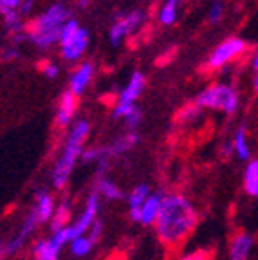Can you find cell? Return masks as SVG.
<instances>
[{"label":"cell","mask_w":258,"mask_h":260,"mask_svg":"<svg viewBox=\"0 0 258 260\" xmlns=\"http://www.w3.org/2000/svg\"><path fill=\"white\" fill-rule=\"evenodd\" d=\"M42 73H44V76L49 78V80H54V78H58V74H60V69H58L56 63L47 61V63L42 67Z\"/></svg>","instance_id":"32"},{"label":"cell","mask_w":258,"mask_h":260,"mask_svg":"<svg viewBox=\"0 0 258 260\" xmlns=\"http://www.w3.org/2000/svg\"><path fill=\"white\" fill-rule=\"evenodd\" d=\"M38 226H40V224L37 222V217H35V213L31 211V213L25 217L24 222H22L18 233L6 244V255H15V253L20 251L25 244H27V240L31 239V235L35 233V230H37Z\"/></svg>","instance_id":"9"},{"label":"cell","mask_w":258,"mask_h":260,"mask_svg":"<svg viewBox=\"0 0 258 260\" xmlns=\"http://www.w3.org/2000/svg\"><path fill=\"white\" fill-rule=\"evenodd\" d=\"M33 6H35V0H22L20 8H18V13H20L22 16H24V15H29V11H31Z\"/></svg>","instance_id":"34"},{"label":"cell","mask_w":258,"mask_h":260,"mask_svg":"<svg viewBox=\"0 0 258 260\" xmlns=\"http://www.w3.org/2000/svg\"><path fill=\"white\" fill-rule=\"evenodd\" d=\"M22 0H0V15H4L6 11H18Z\"/></svg>","instance_id":"31"},{"label":"cell","mask_w":258,"mask_h":260,"mask_svg":"<svg viewBox=\"0 0 258 260\" xmlns=\"http://www.w3.org/2000/svg\"><path fill=\"white\" fill-rule=\"evenodd\" d=\"M244 190L249 197L258 195V161L249 159L244 170Z\"/></svg>","instance_id":"19"},{"label":"cell","mask_w":258,"mask_h":260,"mask_svg":"<svg viewBox=\"0 0 258 260\" xmlns=\"http://www.w3.org/2000/svg\"><path fill=\"white\" fill-rule=\"evenodd\" d=\"M78 110V98L73 92L65 90L60 96V102H58V109H56V125L60 128H65L73 123L74 114Z\"/></svg>","instance_id":"12"},{"label":"cell","mask_w":258,"mask_h":260,"mask_svg":"<svg viewBox=\"0 0 258 260\" xmlns=\"http://www.w3.org/2000/svg\"><path fill=\"white\" fill-rule=\"evenodd\" d=\"M98 215H100V197H98L96 191H92V193L89 195L87 203H85V208L81 210L80 217L76 219V222L71 224L74 239L80 235H85V233L89 232L90 226L98 220Z\"/></svg>","instance_id":"8"},{"label":"cell","mask_w":258,"mask_h":260,"mask_svg":"<svg viewBox=\"0 0 258 260\" xmlns=\"http://www.w3.org/2000/svg\"><path fill=\"white\" fill-rule=\"evenodd\" d=\"M141 119H143L141 110H139V109L136 107V109H134L132 112H130L128 116L125 118V123H126V126L130 128V132H134V130L137 128V126L141 125Z\"/></svg>","instance_id":"29"},{"label":"cell","mask_w":258,"mask_h":260,"mask_svg":"<svg viewBox=\"0 0 258 260\" xmlns=\"http://www.w3.org/2000/svg\"><path fill=\"white\" fill-rule=\"evenodd\" d=\"M74 239L73 228L71 224L58 232H54L49 239H40L33 246V255L35 260H60V253L69 242Z\"/></svg>","instance_id":"4"},{"label":"cell","mask_w":258,"mask_h":260,"mask_svg":"<svg viewBox=\"0 0 258 260\" xmlns=\"http://www.w3.org/2000/svg\"><path fill=\"white\" fill-rule=\"evenodd\" d=\"M146 85V78L143 73L136 71V73L130 76L128 83L125 85V89L119 92V98H117V102L119 103H130V105H136V102L139 100V96L143 94Z\"/></svg>","instance_id":"14"},{"label":"cell","mask_w":258,"mask_h":260,"mask_svg":"<svg viewBox=\"0 0 258 260\" xmlns=\"http://www.w3.org/2000/svg\"><path fill=\"white\" fill-rule=\"evenodd\" d=\"M94 246H96V242H94L87 233H85V235L76 237V239H73L71 242H69L71 255H74L76 258H83V256H87L94 249Z\"/></svg>","instance_id":"21"},{"label":"cell","mask_w":258,"mask_h":260,"mask_svg":"<svg viewBox=\"0 0 258 260\" xmlns=\"http://www.w3.org/2000/svg\"><path fill=\"white\" fill-rule=\"evenodd\" d=\"M247 51V42L240 37H230L226 40L218 44L213 49V53L210 54V60H208V69L217 71L230 65L231 61H235L238 56H242Z\"/></svg>","instance_id":"6"},{"label":"cell","mask_w":258,"mask_h":260,"mask_svg":"<svg viewBox=\"0 0 258 260\" xmlns=\"http://www.w3.org/2000/svg\"><path fill=\"white\" fill-rule=\"evenodd\" d=\"M54 199L53 195L49 193L47 190H38L35 193V208H33V213L37 217L38 224H45L51 220L54 213Z\"/></svg>","instance_id":"13"},{"label":"cell","mask_w":258,"mask_h":260,"mask_svg":"<svg viewBox=\"0 0 258 260\" xmlns=\"http://www.w3.org/2000/svg\"><path fill=\"white\" fill-rule=\"evenodd\" d=\"M33 260H35V258H33Z\"/></svg>","instance_id":"37"},{"label":"cell","mask_w":258,"mask_h":260,"mask_svg":"<svg viewBox=\"0 0 258 260\" xmlns=\"http://www.w3.org/2000/svg\"><path fill=\"white\" fill-rule=\"evenodd\" d=\"M231 148H233V154L242 161H249L251 157V146H249V138H247V130L246 126H238L237 132L233 136V141H231Z\"/></svg>","instance_id":"17"},{"label":"cell","mask_w":258,"mask_h":260,"mask_svg":"<svg viewBox=\"0 0 258 260\" xmlns=\"http://www.w3.org/2000/svg\"><path fill=\"white\" fill-rule=\"evenodd\" d=\"M136 109V105H130V103H119L116 102V107H114V118H121L125 119L132 110Z\"/></svg>","instance_id":"30"},{"label":"cell","mask_w":258,"mask_h":260,"mask_svg":"<svg viewBox=\"0 0 258 260\" xmlns=\"http://www.w3.org/2000/svg\"><path fill=\"white\" fill-rule=\"evenodd\" d=\"M182 0H166L159 9V22L163 25H174L179 16V8Z\"/></svg>","instance_id":"24"},{"label":"cell","mask_w":258,"mask_h":260,"mask_svg":"<svg viewBox=\"0 0 258 260\" xmlns=\"http://www.w3.org/2000/svg\"><path fill=\"white\" fill-rule=\"evenodd\" d=\"M89 132H90V125L87 119H78L73 125L67 139H65L61 155L58 157L56 165L53 168V184L56 188H63L67 184L69 177L73 174L74 165H76L81 152H83V146L87 138H89Z\"/></svg>","instance_id":"2"},{"label":"cell","mask_w":258,"mask_h":260,"mask_svg":"<svg viewBox=\"0 0 258 260\" xmlns=\"http://www.w3.org/2000/svg\"><path fill=\"white\" fill-rule=\"evenodd\" d=\"M201 110L202 109H199L195 103H190V105H186V107H182L181 110H179V114H177V119L181 123H194L195 119L201 116Z\"/></svg>","instance_id":"27"},{"label":"cell","mask_w":258,"mask_h":260,"mask_svg":"<svg viewBox=\"0 0 258 260\" xmlns=\"http://www.w3.org/2000/svg\"><path fill=\"white\" fill-rule=\"evenodd\" d=\"M161 193H150L141 204L139 211H137V220L136 222L143 224V226H153L155 219H157L159 208H161Z\"/></svg>","instance_id":"15"},{"label":"cell","mask_w":258,"mask_h":260,"mask_svg":"<svg viewBox=\"0 0 258 260\" xmlns=\"http://www.w3.org/2000/svg\"><path fill=\"white\" fill-rule=\"evenodd\" d=\"M150 193H152V191H150V188L146 186V184H139V186H136L132 191H130V195H128V211H130V219H132L134 222L137 220V211H139L141 204L145 203V199L148 197Z\"/></svg>","instance_id":"20"},{"label":"cell","mask_w":258,"mask_h":260,"mask_svg":"<svg viewBox=\"0 0 258 260\" xmlns=\"http://www.w3.org/2000/svg\"><path fill=\"white\" fill-rule=\"evenodd\" d=\"M87 2H89V0H80V4H81V6H85Z\"/></svg>","instance_id":"36"},{"label":"cell","mask_w":258,"mask_h":260,"mask_svg":"<svg viewBox=\"0 0 258 260\" xmlns=\"http://www.w3.org/2000/svg\"><path fill=\"white\" fill-rule=\"evenodd\" d=\"M6 244L2 242V240H0V260H6Z\"/></svg>","instance_id":"35"},{"label":"cell","mask_w":258,"mask_h":260,"mask_svg":"<svg viewBox=\"0 0 258 260\" xmlns=\"http://www.w3.org/2000/svg\"><path fill=\"white\" fill-rule=\"evenodd\" d=\"M137 141H139V136H137L136 132H126V134H123L119 139H116V143L109 148L110 155L126 154V152H130L134 146L137 145Z\"/></svg>","instance_id":"23"},{"label":"cell","mask_w":258,"mask_h":260,"mask_svg":"<svg viewBox=\"0 0 258 260\" xmlns=\"http://www.w3.org/2000/svg\"><path fill=\"white\" fill-rule=\"evenodd\" d=\"M87 47H89V32L85 31L83 27H80L76 32V37L69 42L67 45L60 47L61 58H63L65 61H78V60H81V56L85 54Z\"/></svg>","instance_id":"11"},{"label":"cell","mask_w":258,"mask_h":260,"mask_svg":"<svg viewBox=\"0 0 258 260\" xmlns=\"http://www.w3.org/2000/svg\"><path fill=\"white\" fill-rule=\"evenodd\" d=\"M254 239L246 232H240L231 239L230 244V260H247L253 249Z\"/></svg>","instance_id":"16"},{"label":"cell","mask_w":258,"mask_h":260,"mask_svg":"<svg viewBox=\"0 0 258 260\" xmlns=\"http://www.w3.org/2000/svg\"><path fill=\"white\" fill-rule=\"evenodd\" d=\"M4 24L6 27H9L13 32H20L24 31V22H22V15L18 11H6L4 15Z\"/></svg>","instance_id":"26"},{"label":"cell","mask_w":258,"mask_h":260,"mask_svg":"<svg viewBox=\"0 0 258 260\" xmlns=\"http://www.w3.org/2000/svg\"><path fill=\"white\" fill-rule=\"evenodd\" d=\"M199 213L186 195L168 193L163 195L157 219L153 222L159 242L168 249H179L190 239L197 228Z\"/></svg>","instance_id":"1"},{"label":"cell","mask_w":258,"mask_h":260,"mask_svg":"<svg viewBox=\"0 0 258 260\" xmlns=\"http://www.w3.org/2000/svg\"><path fill=\"white\" fill-rule=\"evenodd\" d=\"M222 16H224V4H222L220 0H215L210 8V15H208V18H210L211 24H217V22L222 20Z\"/></svg>","instance_id":"28"},{"label":"cell","mask_w":258,"mask_h":260,"mask_svg":"<svg viewBox=\"0 0 258 260\" xmlns=\"http://www.w3.org/2000/svg\"><path fill=\"white\" fill-rule=\"evenodd\" d=\"M94 76V63L92 61H83L76 67L73 74H71V81H69V92H73L74 96H81L85 89L89 87L90 80Z\"/></svg>","instance_id":"10"},{"label":"cell","mask_w":258,"mask_h":260,"mask_svg":"<svg viewBox=\"0 0 258 260\" xmlns=\"http://www.w3.org/2000/svg\"><path fill=\"white\" fill-rule=\"evenodd\" d=\"M179 260H210L208 258V253L202 251V249H197V251L186 253L184 256H181Z\"/></svg>","instance_id":"33"},{"label":"cell","mask_w":258,"mask_h":260,"mask_svg":"<svg viewBox=\"0 0 258 260\" xmlns=\"http://www.w3.org/2000/svg\"><path fill=\"white\" fill-rule=\"evenodd\" d=\"M69 219H71V204H69V201H63L60 206L54 208L53 217L49 220V226H51L53 233L61 230V228L69 226Z\"/></svg>","instance_id":"22"},{"label":"cell","mask_w":258,"mask_h":260,"mask_svg":"<svg viewBox=\"0 0 258 260\" xmlns=\"http://www.w3.org/2000/svg\"><path fill=\"white\" fill-rule=\"evenodd\" d=\"M96 193H98V197H103V199H107V201H121L123 199L121 188L117 186L114 181L103 177V175L98 179Z\"/></svg>","instance_id":"18"},{"label":"cell","mask_w":258,"mask_h":260,"mask_svg":"<svg viewBox=\"0 0 258 260\" xmlns=\"http://www.w3.org/2000/svg\"><path fill=\"white\" fill-rule=\"evenodd\" d=\"M195 105L199 109H211V110H222L228 116L237 114L238 105H240V98L235 87L228 83H215V85L206 87L197 98H195Z\"/></svg>","instance_id":"3"},{"label":"cell","mask_w":258,"mask_h":260,"mask_svg":"<svg viewBox=\"0 0 258 260\" xmlns=\"http://www.w3.org/2000/svg\"><path fill=\"white\" fill-rule=\"evenodd\" d=\"M145 22V13L143 11H132L128 15L117 18L110 27V42L112 45H119L126 37H130L132 32H136Z\"/></svg>","instance_id":"7"},{"label":"cell","mask_w":258,"mask_h":260,"mask_svg":"<svg viewBox=\"0 0 258 260\" xmlns=\"http://www.w3.org/2000/svg\"><path fill=\"white\" fill-rule=\"evenodd\" d=\"M78 29H80V24H78L74 18H69V20L61 25V27H60V37H58V44H60V47L67 45L69 42L76 37Z\"/></svg>","instance_id":"25"},{"label":"cell","mask_w":258,"mask_h":260,"mask_svg":"<svg viewBox=\"0 0 258 260\" xmlns=\"http://www.w3.org/2000/svg\"><path fill=\"white\" fill-rule=\"evenodd\" d=\"M69 20V9L63 4H53L42 13L38 18L24 25L25 37L31 35H42L49 31H60V27Z\"/></svg>","instance_id":"5"}]
</instances>
